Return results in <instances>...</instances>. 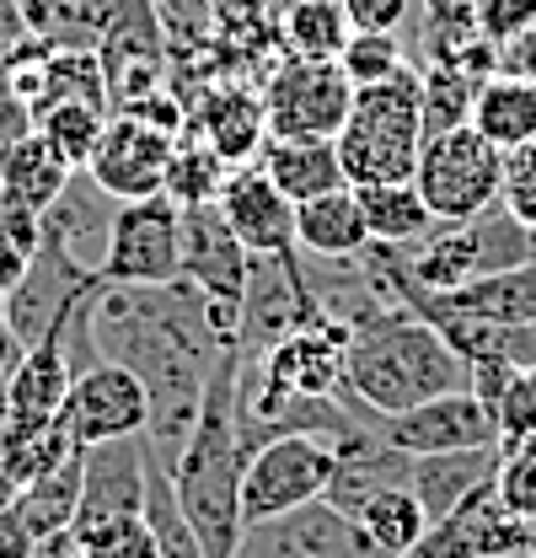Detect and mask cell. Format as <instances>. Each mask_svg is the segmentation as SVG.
<instances>
[{
    "instance_id": "cell-1",
    "label": "cell",
    "mask_w": 536,
    "mask_h": 558,
    "mask_svg": "<svg viewBox=\"0 0 536 558\" xmlns=\"http://www.w3.org/2000/svg\"><path fill=\"white\" fill-rule=\"evenodd\" d=\"M97 360L134 371L150 392L145 457L178 468L204 409V381L226 349H242V306L209 301L199 284H102L92 301Z\"/></svg>"
},
{
    "instance_id": "cell-2",
    "label": "cell",
    "mask_w": 536,
    "mask_h": 558,
    "mask_svg": "<svg viewBox=\"0 0 536 558\" xmlns=\"http://www.w3.org/2000/svg\"><path fill=\"white\" fill-rule=\"evenodd\" d=\"M242 349H226L220 365L204 381V409L199 424L172 468L178 505L199 537L204 558H236L247 537V515H242V478H247V451H242Z\"/></svg>"
},
{
    "instance_id": "cell-3",
    "label": "cell",
    "mask_w": 536,
    "mask_h": 558,
    "mask_svg": "<svg viewBox=\"0 0 536 558\" xmlns=\"http://www.w3.org/2000/svg\"><path fill=\"white\" fill-rule=\"evenodd\" d=\"M343 398L349 409L370 424L392 414H407L429 398L462 392L467 387V360L440 339V328H429L413 312H387L365 328L349 333L343 349Z\"/></svg>"
},
{
    "instance_id": "cell-4",
    "label": "cell",
    "mask_w": 536,
    "mask_h": 558,
    "mask_svg": "<svg viewBox=\"0 0 536 558\" xmlns=\"http://www.w3.org/2000/svg\"><path fill=\"white\" fill-rule=\"evenodd\" d=\"M424 150V81L418 65L398 70L392 81L354 86V108L338 130V161L349 189L365 183H407Z\"/></svg>"
},
{
    "instance_id": "cell-5",
    "label": "cell",
    "mask_w": 536,
    "mask_h": 558,
    "mask_svg": "<svg viewBox=\"0 0 536 558\" xmlns=\"http://www.w3.org/2000/svg\"><path fill=\"white\" fill-rule=\"evenodd\" d=\"M402 258H407V279L418 290L451 295V290H462L483 275L532 264L536 231H526L504 205H494L472 220H435L418 242L402 247Z\"/></svg>"
},
{
    "instance_id": "cell-6",
    "label": "cell",
    "mask_w": 536,
    "mask_h": 558,
    "mask_svg": "<svg viewBox=\"0 0 536 558\" xmlns=\"http://www.w3.org/2000/svg\"><path fill=\"white\" fill-rule=\"evenodd\" d=\"M343 349L349 333L338 323H306L253 360L242 354V409L264 414L290 398H343Z\"/></svg>"
},
{
    "instance_id": "cell-7",
    "label": "cell",
    "mask_w": 536,
    "mask_h": 558,
    "mask_svg": "<svg viewBox=\"0 0 536 558\" xmlns=\"http://www.w3.org/2000/svg\"><path fill=\"white\" fill-rule=\"evenodd\" d=\"M413 183H418V194H424V205H429L435 220H472V215L499 205L504 150L494 140H483L472 124L424 135Z\"/></svg>"
},
{
    "instance_id": "cell-8",
    "label": "cell",
    "mask_w": 536,
    "mask_h": 558,
    "mask_svg": "<svg viewBox=\"0 0 536 558\" xmlns=\"http://www.w3.org/2000/svg\"><path fill=\"white\" fill-rule=\"evenodd\" d=\"M338 473V446L322 435H273L247 457L242 478V515L247 526L290 515L312 499H328V484Z\"/></svg>"
},
{
    "instance_id": "cell-9",
    "label": "cell",
    "mask_w": 536,
    "mask_h": 558,
    "mask_svg": "<svg viewBox=\"0 0 536 558\" xmlns=\"http://www.w3.org/2000/svg\"><path fill=\"white\" fill-rule=\"evenodd\" d=\"M102 284H172L183 279V209L167 194L124 199L113 209L108 253L97 264Z\"/></svg>"
},
{
    "instance_id": "cell-10",
    "label": "cell",
    "mask_w": 536,
    "mask_h": 558,
    "mask_svg": "<svg viewBox=\"0 0 536 558\" xmlns=\"http://www.w3.org/2000/svg\"><path fill=\"white\" fill-rule=\"evenodd\" d=\"M349 108H354V81L338 70V60H295V54H284L264 81L268 135L338 140Z\"/></svg>"
},
{
    "instance_id": "cell-11",
    "label": "cell",
    "mask_w": 536,
    "mask_h": 558,
    "mask_svg": "<svg viewBox=\"0 0 536 558\" xmlns=\"http://www.w3.org/2000/svg\"><path fill=\"white\" fill-rule=\"evenodd\" d=\"M92 284H102V275L86 269L60 236L44 231V242H38V253H33V264H27L22 284L0 301L11 339H16L22 349H33L44 333H54V328L65 323V312L92 290Z\"/></svg>"
},
{
    "instance_id": "cell-12",
    "label": "cell",
    "mask_w": 536,
    "mask_h": 558,
    "mask_svg": "<svg viewBox=\"0 0 536 558\" xmlns=\"http://www.w3.org/2000/svg\"><path fill=\"white\" fill-rule=\"evenodd\" d=\"M236 558H392V554L376 548V537L349 510H338L333 499H312V505H301L290 515L247 526Z\"/></svg>"
},
{
    "instance_id": "cell-13",
    "label": "cell",
    "mask_w": 536,
    "mask_h": 558,
    "mask_svg": "<svg viewBox=\"0 0 536 558\" xmlns=\"http://www.w3.org/2000/svg\"><path fill=\"white\" fill-rule=\"evenodd\" d=\"M60 424L75 435V446H108V440H130V435H145L150 424V392L145 381L113 365V360H97L92 371L75 376L65 409H60Z\"/></svg>"
},
{
    "instance_id": "cell-14",
    "label": "cell",
    "mask_w": 536,
    "mask_h": 558,
    "mask_svg": "<svg viewBox=\"0 0 536 558\" xmlns=\"http://www.w3.org/2000/svg\"><path fill=\"white\" fill-rule=\"evenodd\" d=\"M306 323H328L306 290L301 275V253L284 258H264L253 253L247 264V295H242V354H264L268 344H279L284 333L306 328Z\"/></svg>"
},
{
    "instance_id": "cell-15",
    "label": "cell",
    "mask_w": 536,
    "mask_h": 558,
    "mask_svg": "<svg viewBox=\"0 0 536 558\" xmlns=\"http://www.w3.org/2000/svg\"><path fill=\"white\" fill-rule=\"evenodd\" d=\"M172 145H178L172 130H156V124H145V119H134V113H113L102 140H97V150H92V167H86V172H92L119 205H124V199H150V194H161V183H167Z\"/></svg>"
},
{
    "instance_id": "cell-16",
    "label": "cell",
    "mask_w": 536,
    "mask_h": 558,
    "mask_svg": "<svg viewBox=\"0 0 536 558\" xmlns=\"http://www.w3.org/2000/svg\"><path fill=\"white\" fill-rule=\"evenodd\" d=\"M381 435L407 451V457H429V451H472V446H499V418L494 409L462 387V392H446V398H429L407 414L381 418Z\"/></svg>"
},
{
    "instance_id": "cell-17",
    "label": "cell",
    "mask_w": 536,
    "mask_h": 558,
    "mask_svg": "<svg viewBox=\"0 0 536 558\" xmlns=\"http://www.w3.org/2000/svg\"><path fill=\"white\" fill-rule=\"evenodd\" d=\"M97 290V284H92ZM86 290V295H92ZM81 295V301H86ZM75 301V306H81ZM75 306L65 312V323L54 333H44L33 349H22L11 381L0 387V424H54L60 409H65L70 387H75V365H70V349H65V328L75 317Z\"/></svg>"
},
{
    "instance_id": "cell-18",
    "label": "cell",
    "mask_w": 536,
    "mask_h": 558,
    "mask_svg": "<svg viewBox=\"0 0 536 558\" xmlns=\"http://www.w3.org/2000/svg\"><path fill=\"white\" fill-rule=\"evenodd\" d=\"M215 205H220V215L231 220V231L242 236L247 253H264V258L301 253V247H295V199L279 194V183L268 178L258 161L231 167Z\"/></svg>"
},
{
    "instance_id": "cell-19",
    "label": "cell",
    "mask_w": 536,
    "mask_h": 558,
    "mask_svg": "<svg viewBox=\"0 0 536 558\" xmlns=\"http://www.w3.org/2000/svg\"><path fill=\"white\" fill-rule=\"evenodd\" d=\"M247 264H253V253L242 247V236L231 231V220L220 215V205L183 209V279L188 284H199L209 301L242 306Z\"/></svg>"
},
{
    "instance_id": "cell-20",
    "label": "cell",
    "mask_w": 536,
    "mask_h": 558,
    "mask_svg": "<svg viewBox=\"0 0 536 558\" xmlns=\"http://www.w3.org/2000/svg\"><path fill=\"white\" fill-rule=\"evenodd\" d=\"M145 505V435L81 451V510L75 526L102 515H130Z\"/></svg>"
},
{
    "instance_id": "cell-21",
    "label": "cell",
    "mask_w": 536,
    "mask_h": 558,
    "mask_svg": "<svg viewBox=\"0 0 536 558\" xmlns=\"http://www.w3.org/2000/svg\"><path fill=\"white\" fill-rule=\"evenodd\" d=\"M194 135H204L215 150H220V161H231V167H242V161H258V150H264L268 140V113H264V92H253V86H236V81H226V86H209L199 102H194Z\"/></svg>"
},
{
    "instance_id": "cell-22",
    "label": "cell",
    "mask_w": 536,
    "mask_h": 558,
    "mask_svg": "<svg viewBox=\"0 0 536 558\" xmlns=\"http://www.w3.org/2000/svg\"><path fill=\"white\" fill-rule=\"evenodd\" d=\"M113 209H119V199H113L92 172H70V183L60 189V199L44 209V231H49V236H60L86 269H97V264H102V253H108Z\"/></svg>"
},
{
    "instance_id": "cell-23",
    "label": "cell",
    "mask_w": 536,
    "mask_h": 558,
    "mask_svg": "<svg viewBox=\"0 0 536 558\" xmlns=\"http://www.w3.org/2000/svg\"><path fill=\"white\" fill-rule=\"evenodd\" d=\"M499 473V446H472V451H429V457H413V494L435 521H446L451 510H462L483 484H494Z\"/></svg>"
},
{
    "instance_id": "cell-24",
    "label": "cell",
    "mask_w": 536,
    "mask_h": 558,
    "mask_svg": "<svg viewBox=\"0 0 536 558\" xmlns=\"http://www.w3.org/2000/svg\"><path fill=\"white\" fill-rule=\"evenodd\" d=\"M258 167L279 183L284 199L306 205L317 194H333L349 189L343 178V161H338V140H317V135H268L258 150Z\"/></svg>"
},
{
    "instance_id": "cell-25",
    "label": "cell",
    "mask_w": 536,
    "mask_h": 558,
    "mask_svg": "<svg viewBox=\"0 0 536 558\" xmlns=\"http://www.w3.org/2000/svg\"><path fill=\"white\" fill-rule=\"evenodd\" d=\"M70 172H75V167H65V156L38 135V130H27V135H16L11 145H0V205L44 215V209L60 199Z\"/></svg>"
},
{
    "instance_id": "cell-26",
    "label": "cell",
    "mask_w": 536,
    "mask_h": 558,
    "mask_svg": "<svg viewBox=\"0 0 536 558\" xmlns=\"http://www.w3.org/2000/svg\"><path fill=\"white\" fill-rule=\"evenodd\" d=\"M295 247L306 258H354L370 247V226L354 189L317 194L306 205H295Z\"/></svg>"
},
{
    "instance_id": "cell-27",
    "label": "cell",
    "mask_w": 536,
    "mask_h": 558,
    "mask_svg": "<svg viewBox=\"0 0 536 558\" xmlns=\"http://www.w3.org/2000/svg\"><path fill=\"white\" fill-rule=\"evenodd\" d=\"M472 130L494 140L499 150H515V145L536 140V81L494 70L472 97Z\"/></svg>"
},
{
    "instance_id": "cell-28",
    "label": "cell",
    "mask_w": 536,
    "mask_h": 558,
    "mask_svg": "<svg viewBox=\"0 0 536 558\" xmlns=\"http://www.w3.org/2000/svg\"><path fill=\"white\" fill-rule=\"evenodd\" d=\"M27 33L44 38L60 54H81V49H102L108 22H113V0H22Z\"/></svg>"
},
{
    "instance_id": "cell-29",
    "label": "cell",
    "mask_w": 536,
    "mask_h": 558,
    "mask_svg": "<svg viewBox=\"0 0 536 558\" xmlns=\"http://www.w3.org/2000/svg\"><path fill=\"white\" fill-rule=\"evenodd\" d=\"M435 301L451 306V312L494 317V323H536V258L532 264H515V269H499V275L472 279V284L451 290V295H435Z\"/></svg>"
},
{
    "instance_id": "cell-30",
    "label": "cell",
    "mask_w": 536,
    "mask_h": 558,
    "mask_svg": "<svg viewBox=\"0 0 536 558\" xmlns=\"http://www.w3.org/2000/svg\"><path fill=\"white\" fill-rule=\"evenodd\" d=\"M75 457H81V446L60 418L54 424H0V473H11L16 488L60 473Z\"/></svg>"
},
{
    "instance_id": "cell-31",
    "label": "cell",
    "mask_w": 536,
    "mask_h": 558,
    "mask_svg": "<svg viewBox=\"0 0 536 558\" xmlns=\"http://www.w3.org/2000/svg\"><path fill=\"white\" fill-rule=\"evenodd\" d=\"M354 521L376 537V548H387L392 558L413 554L429 532V515L418 505V494L407 484H387V488H370L360 505H354Z\"/></svg>"
},
{
    "instance_id": "cell-32",
    "label": "cell",
    "mask_w": 536,
    "mask_h": 558,
    "mask_svg": "<svg viewBox=\"0 0 536 558\" xmlns=\"http://www.w3.org/2000/svg\"><path fill=\"white\" fill-rule=\"evenodd\" d=\"M349 33L343 0H290L279 11V49L295 60H338Z\"/></svg>"
},
{
    "instance_id": "cell-33",
    "label": "cell",
    "mask_w": 536,
    "mask_h": 558,
    "mask_svg": "<svg viewBox=\"0 0 536 558\" xmlns=\"http://www.w3.org/2000/svg\"><path fill=\"white\" fill-rule=\"evenodd\" d=\"M354 194H360V209H365L370 242L407 247V242H418V236L435 226V215H429V205H424V194H418L413 178H407V183H365V189H354Z\"/></svg>"
},
{
    "instance_id": "cell-34",
    "label": "cell",
    "mask_w": 536,
    "mask_h": 558,
    "mask_svg": "<svg viewBox=\"0 0 536 558\" xmlns=\"http://www.w3.org/2000/svg\"><path fill=\"white\" fill-rule=\"evenodd\" d=\"M11 510L27 521V532H33L38 543L70 532V526H75V510H81V457L65 462L60 473H49V478L22 484L16 499H11Z\"/></svg>"
},
{
    "instance_id": "cell-35",
    "label": "cell",
    "mask_w": 536,
    "mask_h": 558,
    "mask_svg": "<svg viewBox=\"0 0 536 558\" xmlns=\"http://www.w3.org/2000/svg\"><path fill=\"white\" fill-rule=\"evenodd\" d=\"M108 108L102 102H86V97H65V102H49V108H38L33 113V130L49 140L60 156H65V167L75 172H86L92 167V150H97V140L108 130Z\"/></svg>"
},
{
    "instance_id": "cell-36",
    "label": "cell",
    "mask_w": 536,
    "mask_h": 558,
    "mask_svg": "<svg viewBox=\"0 0 536 558\" xmlns=\"http://www.w3.org/2000/svg\"><path fill=\"white\" fill-rule=\"evenodd\" d=\"M226 172H231V161H220V150H215L204 135H178L172 161H167V183H161V194H167L178 209L215 205V199H220Z\"/></svg>"
},
{
    "instance_id": "cell-37",
    "label": "cell",
    "mask_w": 536,
    "mask_h": 558,
    "mask_svg": "<svg viewBox=\"0 0 536 558\" xmlns=\"http://www.w3.org/2000/svg\"><path fill=\"white\" fill-rule=\"evenodd\" d=\"M424 81V135H440V130H456V124H472V97H477V75L451 60H429L418 70Z\"/></svg>"
},
{
    "instance_id": "cell-38",
    "label": "cell",
    "mask_w": 536,
    "mask_h": 558,
    "mask_svg": "<svg viewBox=\"0 0 536 558\" xmlns=\"http://www.w3.org/2000/svg\"><path fill=\"white\" fill-rule=\"evenodd\" d=\"M70 532L92 558H161L156 526L145 521V510L102 515V521H86V526H70Z\"/></svg>"
},
{
    "instance_id": "cell-39",
    "label": "cell",
    "mask_w": 536,
    "mask_h": 558,
    "mask_svg": "<svg viewBox=\"0 0 536 558\" xmlns=\"http://www.w3.org/2000/svg\"><path fill=\"white\" fill-rule=\"evenodd\" d=\"M338 70H343L354 86L392 81L398 70H407L402 38L398 33H349V44H343V54H338Z\"/></svg>"
},
{
    "instance_id": "cell-40",
    "label": "cell",
    "mask_w": 536,
    "mask_h": 558,
    "mask_svg": "<svg viewBox=\"0 0 536 558\" xmlns=\"http://www.w3.org/2000/svg\"><path fill=\"white\" fill-rule=\"evenodd\" d=\"M38 242H44V215L0 205V301L22 284L33 253H38Z\"/></svg>"
},
{
    "instance_id": "cell-41",
    "label": "cell",
    "mask_w": 536,
    "mask_h": 558,
    "mask_svg": "<svg viewBox=\"0 0 536 558\" xmlns=\"http://www.w3.org/2000/svg\"><path fill=\"white\" fill-rule=\"evenodd\" d=\"M494 494H499V499H504V510H515L521 521H536V440L499 446Z\"/></svg>"
},
{
    "instance_id": "cell-42",
    "label": "cell",
    "mask_w": 536,
    "mask_h": 558,
    "mask_svg": "<svg viewBox=\"0 0 536 558\" xmlns=\"http://www.w3.org/2000/svg\"><path fill=\"white\" fill-rule=\"evenodd\" d=\"M499 205L510 209L526 231H536V140L504 150V189H499Z\"/></svg>"
},
{
    "instance_id": "cell-43",
    "label": "cell",
    "mask_w": 536,
    "mask_h": 558,
    "mask_svg": "<svg viewBox=\"0 0 536 558\" xmlns=\"http://www.w3.org/2000/svg\"><path fill=\"white\" fill-rule=\"evenodd\" d=\"M494 418H499V446L536 440V371H521L504 387V398L494 403Z\"/></svg>"
},
{
    "instance_id": "cell-44",
    "label": "cell",
    "mask_w": 536,
    "mask_h": 558,
    "mask_svg": "<svg viewBox=\"0 0 536 558\" xmlns=\"http://www.w3.org/2000/svg\"><path fill=\"white\" fill-rule=\"evenodd\" d=\"M526 27H536V0H477V33L488 44H510Z\"/></svg>"
},
{
    "instance_id": "cell-45",
    "label": "cell",
    "mask_w": 536,
    "mask_h": 558,
    "mask_svg": "<svg viewBox=\"0 0 536 558\" xmlns=\"http://www.w3.org/2000/svg\"><path fill=\"white\" fill-rule=\"evenodd\" d=\"M343 16L354 33H398L413 16V0H343Z\"/></svg>"
},
{
    "instance_id": "cell-46",
    "label": "cell",
    "mask_w": 536,
    "mask_h": 558,
    "mask_svg": "<svg viewBox=\"0 0 536 558\" xmlns=\"http://www.w3.org/2000/svg\"><path fill=\"white\" fill-rule=\"evenodd\" d=\"M215 5L220 0H156V11H161V22L178 33V27H194V33H204L209 22H215Z\"/></svg>"
},
{
    "instance_id": "cell-47",
    "label": "cell",
    "mask_w": 536,
    "mask_h": 558,
    "mask_svg": "<svg viewBox=\"0 0 536 558\" xmlns=\"http://www.w3.org/2000/svg\"><path fill=\"white\" fill-rule=\"evenodd\" d=\"M499 70H510V75H526V81H536V27L515 33L510 44H499Z\"/></svg>"
},
{
    "instance_id": "cell-48",
    "label": "cell",
    "mask_w": 536,
    "mask_h": 558,
    "mask_svg": "<svg viewBox=\"0 0 536 558\" xmlns=\"http://www.w3.org/2000/svg\"><path fill=\"white\" fill-rule=\"evenodd\" d=\"M38 548H44V543L27 532V521H22L16 510H5V515H0V558H38Z\"/></svg>"
},
{
    "instance_id": "cell-49",
    "label": "cell",
    "mask_w": 536,
    "mask_h": 558,
    "mask_svg": "<svg viewBox=\"0 0 536 558\" xmlns=\"http://www.w3.org/2000/svg\"><path fill=\"white\" fill-rule=\"evenodd\" d=\"M16 360H22V344L11 339V328H5V312H0V387L11 381V371H16Z\"/></svg>"
},
{
    "instance_id": "cell-50",
    "label": "cell",
    "mask_w": 536,
    "mask_h": 558,
    "mask_svg": "<svg viewBox=\"0 0 536 558\" xmlns=\"http://www.w3.org/2000/svg\"><path fill=\"white\" fill-rule=\"evenodd\" d=\"M44 558H92V554L75 543V532H60V537H49V543H44Z\"/></svg>"
},
{
    "instance_id": "cell-51",
    "label": "cell",
    "mask_w": 536,
    "mask_h": 558,
    "mask_svg": "<svg viewBox=\"0 0 536 558\" xmlns=\"http://www.w3.org/2000/svg\"><path fill=\"white\" fill-rule=\"evenodd\" d=\"M11 499H16V478H11V473H0V515L11 510Z\"/></svg>"
},
{
    "instance_id": "cell-52",
    "label": "cell",
    "mask_w": 536,
    "mask_h": 558,
    "mask_svg": "<svg viewBox=\"0 0 536 558\" xmlns=\"http://www.w3.org/2000/svg\"><path fill=\"white\" fill-rule=\"evenodd\" d=\"M38 558H44V548H38Z\"/></svg>"
}]
</instances>
